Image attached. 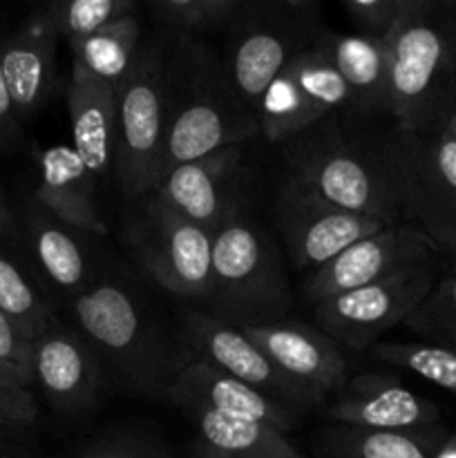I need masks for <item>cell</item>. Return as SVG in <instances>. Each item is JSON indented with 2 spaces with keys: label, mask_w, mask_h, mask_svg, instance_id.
I'll return each instance as SVG.
<instances>
[{
  "label": "cell",
  "mask_w": 456,
  "mask_h": 458,
  "mask_svg": "<svg viewBox=\"0 0 456 458\" xmlns=\"http://www.w3.org/2000/svg\"><path fill=\"white\" fill-rule=\"evenodd\" d=\"M164 123V174L259 132L258 116L232 89L222 56L188 36H179L165 54Z\"/></svg>",
  "instance_id": "1"
},
{
  "label": "cell",
  "mask_w": 456,
  "mask_h": 458,
  "mask_svg": "<svg viewBox=\"0 0 456 458\" xmlns=\"http://www.w3.org/2000/svg\"><path fill=\"white\" fill-rule=\"evenodd\" d=\"M387 49L389 114L396 130H438L456 101V30L445 3L407 0Z\"/></svg>",
  "instance_id": "2"
},
{
  "label": "cell",
  "mask_w": 456,
  "mask_h": 458,
  "mask_svg": "<svg viewBox=\"0 0 456 458\" xmlns=\"http://www.w3.org/2000/svg\"><path fill=\"white\" fill-rule=\"evenodd\" d=\"M206 302L210 316L235 327L271 325L289 311L291 289L280 253L237 210L213 233V271Z\"/></svg>",
  "instance_id": "3"
},
{
  "label": "cell",
  "mask_w": 456,
  "mask_h": 458,
  "mask_svg": "<svg viewBox=\"0 0 456 458\" xmlns=\"http://www.w3.org/2000/svg\"><path fill=\"white\" fill-rule=\"evenodd\" d=\"M286 165V179L329 204L384 224L405 222L396 188L376 148L347 141L338 130L326 128L291 143Z\"/></svg>",
  "instance_id": "4"
},
{
  "label": "cell",
  "mask_w": 456,
  "mask_h": 458,
  "mask_svg": "<svg viewBox=\"0 0 456 458\" xmlns=\"http://www.w3.org/2000/svg\"><path fill=\"white\" fill-rule=\"evenodd\" d=\"M320 27L313 0L241 3L240 13L228 25L222 61L232 89L250 112H258L271 81L291 58L313 43Z\"/></svg>",
  "instance_id": "5"
},
{
  "label": "cell",
  "mask_w": 456,
  "mask_h": 458,
  "mask_svg": "<svg viewBox=\"0 0 456 458\" xmlns=\"http://www.w3.org/2000/svg\"><path fill=\"white\" fill-rule=\"evenodd\" d=\"M164 43L141 45L128 74L116 83L114 165L125 199L152 195L164 177Z\"/></svg>",
  "instance_id": "6"
},
{
  "label": "cell",
  "mask_w": 456,
  "mask_h": 458,
  "mask_svg": "<svg viewBox=\"0 0 456 458\" xmlns=\"http://www.w3.org/2000/svg\"><path fill=\"white\" fill-rule=\"evenodd\" d=\"M72 313L79 334L119 378L141 392L165 394L179 362L165 358L164 344L125 286L114 282L85 286L72 295Z\"/></svg>",
  "instance_id": "7"
},
{
  "label": "cell",
  "mask_w": 456,
  "mask_h": 458,
  "mask_svg": "<svg viewBox=\"0 0 456 458\" xmlns=\"http://www.w3.org/2000/svg\"><path fill=\"white\" fill-rule=\"evenodd\" d=\"M436 284L434 258L392 273L360 289L331 295L316 304L320 331L353 349L374 347L376 340L420 307Z\"/></svg>",
  "instance_id": "8"
},
{
  "label": "cell",
  "mask_w": 456,
  "mask_h": 458,
  "mask_svg": "<svg viewBox=\"0 0 456 458\" xmlns=\"http://www.w3.org/2000/svg\"><path fill=\"white\" fill-rule=\"evenodd\" d=\"M139 259L165 291L182 298H208L213 271V231L179 217L152 195L130 228Z\"/></svg>",
  "instance_id": "9"
},
{
  "label": "cell",
  "mask_w": 456,
  "mask_h": 458,
  "mask_svg": "<svg viewBox=\"0 0 456 458\" xmlns=\"http://www.w3.org/2000/svg\"><path fill=\"white\" fill-rule=\"evenodd\" d=\"M347 103V85L311 43L286 63L264 92L255 112L259 134L275 143L295 139Z\"/></svg>",
  "instance_id": "10"
},
{
  "label": "cell",
  "mask_w": 456,
  "mask_h": 458,
  "mask_svg": "<svg viewBox=\"0 0 456 458\" xmlns=\"http://www.w3.org/2000/svg\"><path fill=\"white\" fill-rule=\"evenodd\" d=\"M275 219L293 264L311 273L362 237L393 226L329 204L291 179L277 197Z\"/></svg>",
  "instance_id": "11"
},
{
  "label": "cell",
  "mask_w": 456,
  "mask_h": 458,
  "mask_svg": "<svg viewBox=\"0 0 456 458\" xmlns=\"http://www.w3.org/2000/svg\"><path fill=\"white\" fill-rule=\"evenodd\" d=\"M183 343L190 358L241 380L280 405L295 411L317 405L316 398L302 385L282 374L240 327L222 318L206 311H188L183 316Z\"/></svg>",
  "instance_id": "12"
},
{
  "label": "cell",
  "mask_w": 456,
  "mask_h": 458,
  "mask_svg": "<svg viewBox=\"0 0 456 458\" xmlns=\"http://www.w3.org/2000/svg\"><path fill=\"white\" fill-rule=\"evenodd\" d=\"M434 242L416 224L402 222L367 235L308 276L304 293L313 304L384 280L411 264L434 258Z\"/></svg>",
  "instance_id": "13"
},
{
  "label": "cell",
  "mask_w": 456,
  "mask_h": 458,
  "mask_svg": "<svg viewBox=\"0 0 456 458\" xmlns=\"http://www.w3.org/2000/svg\"><path fill=\"white\" fill-rule=\"evenodd\" d=\"M374 148L392 177L405 222L420 206L456 204V141L445 130H396Z\"/></svg>",
  "instance_id": "14"
},
{
  "label": "cell",
  "mask_w": 456,
  "mask_h": 458,
  "mask_svg": "<svg viewBox=\"0 0 456 458\" xmlns=\"http://www.w3.org/2000/svg\"><path fill=\"white\" fill-rule=\"evenodd\" d=\"M31 380L56 411L89 414L101 396L98 356L76 329L52 322L31 340Z\"/></svg>",
  "instance_id": "15"
},
{
  "label": "cell",
  "mask_w": 456,
  "mask_h": 458,
  "mask_svg": "<svg viewBox=\"0 0 456 458\" xmlns=\"http://www.w3.org/2000/svg\"><path fill=\"white\" fill-rule=\"evenodd\" d=\"M165 394L183 414L206 411L226 419L253 420L271 425L284 434L293 428L298 414L291 407L268 398L266 394L190 356L179 362Z\"/></svg>",
  "instance_id": "16"
},
{
  "label": "cell",
  "mask_w": 456,
  "mask_h": 458,
  "mask_svg": "<svg viewBox=\"0 0 456 458\" xmlns=\"http://www.w3.org/2000/svg\"><path fill=\"white\" fill-rule=\"evenodd\" d=\"M326 416L335 425L376 429V432H411L441 425V410L418 396L401 380L384 374H358L344 380Z\"/></svg>",
  "instance_id": "17"
},
{
  "label": "cell",
  "mask_w": 456,
  "mask_h": 458,
  "mask_svg": "<svg viewBox=\"0 0 456 458\" xmlns=\"http://www.w3.org/2000/svg\"><path fill=\"white\" fill-rule=\"evenodd\" d=\"M240 329L282 374L302 385L317 403L338 392L347 380L344 356L325 331L289 320Z\"/></svg>",
  "instance_id": "18"
},
{
  "label": "cell",
  "mask_w": 456,
  "mask_h": 458,
  "mask_svg": "<svg viewBox=\"0 0 456 458\" xmlns=\"http://www.w3.org/2000/svg\"><path fill=\"white\" fill-rule=\"evenodd\" d=\"M240 161L241 146H231L201 159L174 165L161 177L152 197L179 217L215 233L219 224L237 210L232 201V183Z\"/></svg>",
  "instance_id": "19"
},
{
  "label": "cell",
  "mask_w": 456,
  "mask_h": 458,
  "mask_svg": "<svg viewBox=\"0 0 456 458\" xmlns=\"http://www.w3.org/2000/svg\"><path fill=\"white\" fill-rule=\"evenodd\" d=\"M313 47L335 67L349 92L347 107L362 114H389L387 38L367 34H340L320 27Z\"/></svg>",
  "instance_id": "20"
},
{
  "label": "cell",
  "mask_w": 456,
  "mask_h": 458,
  "mask_svg": "<svg viewBox=\"0 0 456 458\" xmlns=\"http://www.w3.org/2000/svg\"><path fill=\"white\" fill-rule=\"evenodd\" d=\"M38 186L34 199L38 208L56 217L72 231L106 235L107 226L94 199V174L72 146H54L38 157Z\"/></svg>",
  "instance_id": "21"
},
{
  "label": "cell",
  "mask_w": 456,
  "mask_h": 458,
  "mask_svg": "<svg viewBox=\"0 0 456 458\" xmlns=\"http://www.w3.org/2000/svg\"><path fill=\"white\" fill-rule=\"evenodd\" d=\"M67 112L72 123V148L85 168L94 177L110 173L116 125L114 85L72 76L67 88Z\"/></svg>",
  "instance_id": "22"
},
{
  "label": "cell",
  "mask_w": 456,
  "mask_h": 458,
  "mask_svg": "<svg viewBox=\"0 0 456 458\" xmlns=\"http://www.w3.org/2000/svg\"><path fill=\"white\" fill-rule=\"evenodd\" d=\"M0 63L18 121L30 119L56 83V40L22 25L0 43Z\"/></svg>",
  "instance_id": "23"
},
{
  "label": "cell",
  "mask_w": 456,
  "mask_h": 458,
  "mask_svg": "<svg viewBox=\"0 0 456 458\" xmlns=\"http://www.w3.org/2000/svg\"><path fill=\"white\" fill-rule=\"evenodd\" d=\"M192 458H302L284 432L266 423L192 411Z\"/></svg>",
  "instance_id": "24"
},
{
  "label": "cell",
  "mask_w": 456,
  "mask_h": 458,
  "mask_svg": "<svg viewBox=\"0 0 456 458\" xmlns=\"http://www.w3.org/2000/svg\"><path fill=\"white\" fill-rule=\"evenodd\" d=\"M450 429L443 425L411 432H376V429L331 425L320 438L325 458H434Z\"/></svg>",
  "instance_id": "25"
},
{
  "label": "cell",
  "mask_w": 456,
  "mask_h": 458,
  "mask_svg": "<svg viewBox=\"0 0 456 458\" xmlns=\"http://www.w3.org/2000/svg\"><path fill=\"white\" fill-rule=\"evenodd\" d=\"M141 49V21L137 13L119 18L94 34L70 43L72 76L114 85L128 74Z\"/></svg>",
  "instance_id": "26"
},
{
  "label": "cell",
  "mask_w": 456,
  "mask_h": 458,
  "mask_svg": "<svg viewBox=\"0 0 456 458\" xmlns=\"http://www.w3.org/2000/svg\"><path fill=\"white\" fill-rule=\"evenodd\" d=\"M30 222L31 246L45 276L67 293L76 295L85 289L89 264L85 250L70 226L58 222L49 213L36 206L27 217Z\"/></svg>",
  "instance_id": "27"
},
{
  "label": "cell",
  "mask_w": 456,
  "mask_h": 458,
  "mask_svg": "<svg viewBox=\"0 0 456 458\" xmlns=\"http://www.w3.org/2000/svg\"><path fill=\"white\" fill-rule=\"evenodd\" d=\"M128 13H137L132 0H56L36 9L22 25L70 45Z\"/></svg>",
  "instance_id": "28"
},
{
  "label": "cell",
  "mask_w": 456,
  "mask_h": 458,
  "mask_svg": "<svg viewBox=\"0 0 456 458\" xmlns=\"http://www.w3.org/2000/svg\"><path fill=\"white\" fill-rule=\"evenodd\" d=\"M244 0H152L148 13L152 22L177 36L206 34L228 27L240 13Z\"/></svg>",
  "instance_id": "29"
},
{
  "label": "cell",
  "mask_w": 456,
  "mask_h": 458,
  "mask_svg": "<svg viewBox=\"0 0 456 458\" xmlns=\"http://www.w3.org/2000/svg\"><path fill=\"white\" fill-rule=\"evenodd\" d=\"M374 356L445 389L456 401V347L438 343H376Z\"/></svg>",
  "instance_id": "30"
},
{
  "label": "cell",
  "mask_w": 456,
  "mask_h": 458,
  "mask_svg": "<svg viewBox=\"0 0 456 458\" xmlns=\"http://www.w3.org/2000/svg\"><path fill=\"white\" fill-rule=\"evenodd\" d=\"M0 311L22 331L27 340H34L40 331L52 325V311L40 298L16 262L0 250Z\"/></svg>",
  "instance_id": "31"
},
{
  "label": "cell",
  "mask_w": 456,
  "mask_h": 458,
  "mask_svg": "<svg viewBox=\"0 0 456 458\" xmlns=\"http://www.w3.org/2000/svg\"><path fill=\"white\" fill-rule=\"evenodd\" d=\"M427 343L456 347V271L436 280L427 298L405 322Z\"/></svg>",
  "instance_id": "32"
},
{
  "label": "cell",
  "mask_w": 456,
  "mask_h": 458,
  "mask_svg": "<svg viewBox=\"0 0 456 458\" xmlns=\"http://www.w3.org/2000/svg\"><path fill=\"white\" fill-rule=\"evenodd\" d=\"M0 376L25 389L34 385L31 343L3 311H0Z\"/></svg>",
  "instance_id": "33"
},
{
  "label": "cell",
  "mask_w": 456,
  "mask_h": 458,
  "mask_svg": "<svg viewBox=\"0 0 456 458\" xmlns=\"http://www.w3.org/2000/svg\"><path fill=\"white\" fill-rule=\"evenodd\" d=\"M407 0H344L342 7L349 13L358 34L387 38L396 27Z\"/></svg>",
  "instance_id": "34"
},
{
  "label": "cell",
  "mask_w": 456,
  "mask_h": 458,
  "mask_svg": "<svg viewBox=\"0 0 456 458\" xmlns=\"http://www.w3.org/2000/svg\"><path fill=\"white\" fill-rule=\"evenodd\" d=\"M410 222L434 242L436 250H445L456 259V204L420 206L410 215Z\"/></svg>",
  "instance_id": "35"
},
{
  "label": "cell",
  "mask_w": 456,
  "mask_h": 458,
  "mask_svg": "<svg viewBox=\"0 0 456 458\" xmlns=\"http://www.w3.org/2000/svg\"><path fill=\"white\" fill-rule=\"evenodd\" d=\"M36 416H38V410H36L31 389L21 387L0 376V432L34 423Z\"/></svg>",
  "instance_id": "36"
},
{
  "label": "cell",
  "mask_w": 456,
  "mask_h": 458,
  "mask_svg": "<svg viewBox=\"0 0 456 458\" xmlns=\"http://www.w3.org/2000/svg\"><path fill=\"white\" fill-rule=\"evenodd\" d=\"M79 458H164L156 454L155 450L137 443L116 441V443H101L92 450L83 452Z\"/></svg>",
  "instance_id": "37"
},
{
  "label": "cell",
  "mask_w": 456,
  "mask_h": 458,
  "mask_svg": "<svg viewBox=\"0 0 456 458\" xmlns=\"http://www.w3.org/2000/svg\"><path fill=\"white\" fill-rule=\"evenodd\" d=\"M18 116L13 110L12 97H9L7 83H4L3 63H0V143H12L18 134Z\"/></svg>",
  "instance_id": "38"
},
{
  "label": "cell",
  "mask_w": 456,
  "mask_h": 458,
  "mask_svg": "<svg viewBox=\"0 0 456 458\" xmlns=\"http://www.w3.org/2000/svg\"><path fill=\"white\" fill-rule=\"evenodd\" d=\"M0 235L3 237H16V219H13L12 210H9L7 201L0 195Z\"/></svg>",
  "instance_id": "39"
},
{
  "label": "cell",
  "mask_w": 456,
  "mask_h": 458,
  "mask_svg": "<svg viewBox=\"0 0 456 458\" xmlns=\"http://www.w3.org/2000/svg\"><path fill=\"white\" fill-rule=\"evenodd\" d=\"M434 458H456V432L447 434V438L443 441V445L438 447L436 456Z\"/></svg>",
  "instance_id": "40"
},
{
  "label": "cell",
  "mask_w": 456,
  "mask_h": 458,
  "mask_svg": "<svg viewBox=\"0 0 456 458\" xmlns=\"http://www.w3.org/2000/svg\"><path fill=\"white\" fill-rule=\"evenodd\" d=\"M438 130H445V132L450 134V137L456 141V101L452 103V107H450V110H447L445 119H443L441 128H438Z\"/></svg>",
  "instance_id": "41"
},
{
  "label": "cell",
  "mask_w": 456,
  "mask_h": 458,
  "mask_svg": "<svg viewBox=\"0 0 456 458\" xmlns=\"http://www.w3.org/2000/svg\"><path fill=\"white\" fill-rule=\"evenodd\" d=\"M443 3H445V12H447V16H450L452 25H454V30H456V0H443Z\"/></svg>",
  "instance_id": "42"
},
{
  "label": "cell",
  "mask_w": 456,
  "mask_h": 458,
  "mask_svg": "<svg viewBox=\"0 0 456 458\" xmlns=\"http://www.w3.org/2000/svg\"><path fill=\"white\" fill-rule=\"evenodd\" d=\"M0 458H3V445H0Z\"/></svg>",
  "instance_id": "43"
}]
</instances>
